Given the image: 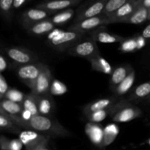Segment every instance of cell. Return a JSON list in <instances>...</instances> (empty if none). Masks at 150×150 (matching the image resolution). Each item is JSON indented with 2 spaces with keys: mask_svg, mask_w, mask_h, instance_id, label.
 Listing matches in <instances>:
<instances>
[{
  "mask_svg": "<svg viewBox=\"0 0 150 150\" xmlns=\"http://www.w3.org/2000/svg\"><path fill=\"white\" fill-rule=\"evenodd\" d=\"M44 64L43 63L33 62L18 66L16 69V74L19 79L32 90L43 69Z\"/></svg>",
  "mask_w": 150,
  "mask_h": 150,
  "instance_id": "cell-4",
  "label": "cell"
},
{
  "mask_svg": "<svg viewBox=\"0 0 150 150\" xmlns=\"http://www.w3.org/2000/svg\"><path fill=\"white\" fill-rule=\"evenodd\" d=\"M74 10L73 9H67L61 13H58L54 15L50 20L55 25H61L65 23L73 18L74 15Z\"/></svg>",
  "mask_w": 150,
  "mask_h": 150,
  "instance_id": "cell-28",
  "label": "cell"
},
{
  "mask_svg": "<svg viewBox=\"0 0 150 150\" xmlns=\"http://www.w3.org/2000/svg\"><path fill=\"white\" fill-rule=\"evenodd\" d=\"M0 109L10 115L20 116L23 108L21 104L13 102L7 99H3L0 104Z\"/></svg>",
  "mask_w": 150,
  "mask_h": 150,
  "instance_id": "cell-22",
  "label": "cell"
},
{
  "mask_svg": "<svg viewBox=\"0 0 150 150\" xmlns=\"http://www.w3.org/2000/svg\"><path fill=\"white\" fill-rule=\"evenodd\" d=\"M6 54L11 61L18 66L35 62L38 57L35 54L26 48L10 47L5 50Z\"/></svg>",
  "mask_w": 150,
  "mask_h": 150,
  "instance_id": "cell-9",
  "label": "cell"
},
{
  "mask_svg": "<svg viewBox=\"0 0 150 150\" xmlns=\"http://www.w3.org/2000/svg\"><path fill=\"white\" fill-rule=\"evenodd\" d=\"M23 146V143L20 139H13L10 142V150H21Z\"/></svg>",
  "mask_w": 150,
  "mask_h": 150,
  "instance_id": "cell-36",
  "label": "cell"
},
{
  "mask_svg": "<svg viewBox=\"0 0 150 150\" xmlns=\"http://www.w3.org/2000/svg\"><path fill=\"white\" fill-rule=\"evenodd\" d=\"M9 86L7 85L6 79L3 76L2 74L0 75V98L1 100H3L4 98L6 93L9 90Z\"/></svg>",
  "mask_w": 150,
  "mask_h": 150,
  "instance_id": "cell-35",
  "label": "cell"
},
{
  "mask_svg": "<svg viewBox=\"0 0 150 150\" xmlns=\"http://www.w3.org/2000/svg\"><path fill=\"white\" fill-rule=\"evenodd\" d=\"M18 117H20L21 120H24V121H28V120H29L32 117H33V115H32V114L29 111L23 109L21 114L20 116H18Z\"/></svg>",
  "mask_w": 150,
  "mask_h": 150,
  "instance_id": "cell-38",
  "label": "cell"
},
{
  "mask_svg": "<svg viewBox=\"0 0 150 150\" xmlns=\"http://www.w3.org/2000/svg\"><path fill=\"white\" fill-rule=\"evenodd\" d=\"M133 70V69L130 65L120 66L114 70L110 79V84L112 90L114 91Z\"/></svg>",
  "mask_w": 150,
  "mask_h": 150,
  "instance_id": "cell-17",
  "label": "cell"
},
{
  "mask_svg": "<svg viewBox=\"0 0 150 150\" xmlns=\"http://www.w3.org/2000/svg\"><path fill=\"white\" fill-rule=\"evenodd\" d=\"M54 29L55 24L50 19H45L29 26L26 29L29 33L33 35H43L45 34H49Z\"/></svg>",
  "mask_w": 150,
  "mask_h": 150,
  "instance_id": "cell-18",
  "label": "cell"
},
{
  "mask_svg": "<svg viewBox=\"0 0 150 150\" xmlns=\"http://www.w3.org/2000/svg\"><path fill=\"white\" fill-rule=\"evenodd\" d=\"M40 150H48V149H47V147H46V148H43V149H40Z\"/></svg>",
  "mask_w": 150,
  "mask_h": 150,
  "instance_id": "cell-45",
  "label": "cell"
},
{
  "mask_svg": "<svg viewBox=\"0 0 150 150\" xmlns=\"http://www.w3.org/2000/svg\"><path fill=\"white\" fill-rule=\"evenodd\" d=\"M21 105L23 109L29 111L33 116L40 114L38 104H37L36 99H35V95L34 94L29 93L28 95H26L24 100L22 102Z\"/></svg>",
  "mask_w": 150,
  "mask_h": 150,
  "instance_id": "cell-26",
  "label": "cell"
},
{
  "mask_svg": "<svg viewBox=\"0 0 150 150\" xmlns=\"http://www.w3.org/2000/svg\"><path fill=\"white\" fill-rule=\"evenodd\" d=\"M0 112L5 114L9 119L13 121V122H14L19 127L34 130L49 138L67 137L70 136V132L66 130L59 122L47 116L38 114L33 116L28 121H24L21 120L18 116L10 115L1 109Z\"/></svg>",
  "mask_w": 150,
  "mask_h": 150,
  "instance_id": "cell-1",
  "label": "cell"
},
{
  "mask_svg": "<svg viewBox=\"0 0 150 150\" xmlns=\"http://www.w3.org/2000/svg\"><path fill=\"white\" fill-rule=\"evenodd\" d=\"M119 134V127L115 124L108 125L104 128V140L103 146H107L114 142Z\"/></svg>",
  "mask_w": 150,
  "mask_h": 150,
  "instance_id": "cell-24",
  "label": "cell"
},
{
  "mask_svg": "<svg viewBox=\"0 0 150 150\" xmlns=\"http://www.w3.org/2000/svg\"><path fill=\"white\" fill-rule=\"evenodd\" d=\"M91 38L95 42H100L102 43H115L121 42L125 40L124 38L120 35H114L104 30V26L98 28L92 31L91 33Z\"/></svg>",
  "mask_w": 150,
  "mask_h": 150,
  "instance_id": "cell-15",
  "label": "cell"
},
{
  "mask_svg": "<svg viewBox=\"0 0 150 150\" xmlns=\"http://www.w3.org/2000/svg\"><path fill=\"white\" fill-rule=\"evenodd\" d=\"M148 20L150 21V9H149V18H148Z\"/></svg>",
  "mask_w": 150,
  "mask_h": 150,
  "instance_id": "cell-44",
  "label": "cell"
},
{
  "mask_svg": "<svg viewBox=\"0 0 150 150\" xmlns=\"http://www.w3.org/2000/svg\"><path fill=\"white\" fill-rule=\"evenodd\" d=\"M149 98V100H150V96L149 97V98Z\"/></svg>",
  "mask_w": 150,
  "mask_h": 150,
  "instance_id": "cell-47",
  "label": "cell"
},
{
  "mask_svg": "<svg viewBox=\"0 0 150 150\" xmlns=\"http://www.w3.org/2000/svg\"><path fill=\"white\" fill-rule=\"evenodd\" d=\"M148 18H149V9L141 5L125 21L124 23L140 24L147 21Z\"/></svg>",
  "mask_w": 150,
  "mask_h": 150,
  "instance_id": "cell-21",
  "label": "cell"
},
{
  "mask_svg": "<svg viewBox=\"0 0 150 150\" xmlns=\"http://www.w3.org/2000/svg\"><path fill=\"white\" fill-rule=\"evenodd\" d=\"M7 63L6 59L3 56H0V71L2 73L3 71L7 69Z\"/></svg>",
  "mask_w": 150,
  "mask_h": 150,
  "instance_id": "cell-40",
  "label": "cell"
},
{
  "mask_svg": "<svg viewBox=\"0 0 150 150\" xmlns=\"http://www.w3.org/2000/svg\"><path fill=\"white\" fill-rule=\"evenodd\" d=\"M10 142L8 139L1 136L0 138V147L1 150H10Z\"/></svg>",
  "mask_w": 150,
  "mask_h": 150,
  "instance_id": "cell-37",
  "label": "cell"
},
{
  "mask_svg": "<svg viewBox=\"0 0 150 150\" xmlns=\"http://www.w3.org/2000/svg\"><path fill=\"white\" fill-rule=\"evenodd\" d=\"M0 127L1 129H4L8 131L13 132L15 133H20V129L18 126L16 125L14 122H13L10 119H9L5 114L0 112Z\"/></svg>",
  "mask_w": 150,
  "mask_h": 150,
  "instance_id": "cell-29",
  "label": "cell"
},
{
  "mask_svg": "<svg viewBox=\"0 0 150 150\" xmlns=\"http://www.w3.org/2000/svg\"><path fill=\"white\" fill-rule=\"evenodd\" d=\"M35 95L39 114L43 116L49 115L54 108V101L51 95Z\"/></svg>",
  "mask_w": 150,
  "mask_h": 150,
  "instance_id": "cell-19",
  "label": "cell"
},
{
  "mask_svg": "<svg viewBox=\"0 0 150 150\" xmlns=\"http://www.w3.org/2000/svg\"><path fill=\"white\" fill-rule=\"evenodd\" d=\"M89 62L92 66V68L95 71L108 75H111L114 71L109 62L100 55L90 59Z\"/></svg>",
  "mask_w": 150,
  "mask_h": 150,
  "instance_id": "cell-20",
  "label": "cell"
},
{
  "mask_svg": "<svg viewBox=\"0 0 150 150\" xmlns=\"http://www.w3.org/2000/svg\"><path fill=\"white\" fill-rule=\"evenodd\" d=\"M142 5L146 8L150 9V0H142Z\"/></svg>",
  "mask_w": 150,
  "mask_h": 150,
  "instance_id": "cell-43",
  "label": "cell"
},
{
  "mask_svg": "<svg viewBox=\"0 0 150 150\" xmlns=\"http://www.w3.org/2000/svg\"><path fill=\"white\" fill-rule=\"evenodd\" d=\"M51 72L47 64H44L43 69L37 79L33 89L31 90V93L36 95H50L51 83L53 81Z\"/></svg>",
  "mask_w": 150,
  "mask_h": 150,
  "instance_id": "cell-10",
  "label": "cell"
},
{
  "mask_svg": "<svg viewBox=\"0 0 150 150\" xmlns=\"http://www.w3.org/2000/svg\"><path fill=\"white\" fill-rule=\"evenodd\" d=\"M67 91V88L64 83L60 81L57 80V79H54L52 81L51 86V89H50V93L51 95H62L65 94Z\"/></svg>",
  "mask_w": 150,
  "mask_h": 150,
  "instance_id": "cell-30",
  "label": "cell"
},
{
  "mask_svg": "<svg viewBox=\"0 0 150 150\" xmlns=\"http://www.w3.org/2000/svg\"><path fill=\"white\" fill-rule=\"evenodd\" d=\"M83 34L73 30L62 31L54 29L47 37L48 42L51 47L60 51H68L83 38Z\"/></svg>",
  "mask_w": 150,
  "mask_h": 150,
  "instance_id": "cell-2",
  "label": "cell"
},
{
  "mask_svg": "<svg viewBox=\"0 0 150 150\" xmlns=\"http://www.w3.org/2000/svg\"><path fill=\"white\" fill-rule=\"evenodd\" d=\"M120 49L122 52H133L137 50V42L136 38L125 39L121 42Z\"/></svg>",
  "mask_w": 150,
  "mask_h": 150,
  "instance_id": "cell-32",
  "label": "cell"
},
{
  "mask_svg": "<svg viewBox=\"0 0 150 150\" xmlns=\"http://www.w3.org/2000/svg\"><path fill=\"white\" fill-rule=\"evenodd\" d=\"M26 95L20 91L15 89H10L6 93L4 99H7L9 100H11L13 102L21 104L22 102L24 100Z\"/></svg>",
  "mask_w": 150,
  "mask_h": 150,
  "instance_id": "cell-31",
  "label": "cell"
},
{
  "mask_svg": "<svg viewBox=\"0 0 150 150\" xmlns=\"http://www.w3.org/2000/svg\"><path fill=\"white\" fill-rule=\"evenodd\" d=\"M136 39V42H137V50L142 49V48L146 45V39L142 36H139Z\"/></svg>",
  "mask_w": 150,
  "mask_h": 150,
  "instance_id": "cell-39",
  "label": "cell"
},
{
  "mask_svg": "<svg viewBox=\"0 0 150 150\" xmlns=\"http://www.w3.org/2000/svg\"><path fill=\"white\" fill-rule=\"evenodd\" d=\"M108 0H90L77 10L76 22L96 17L103 14Z\"/></svg>",
  "mask_w": 150,
  "mask_h": 150,
  "instance_id": "cell-7",
  "label": "cell"
},
{
  "mask_svg": "<svg viewBox=\"0 0 150 150\" xmlns=\"http://www.w3.org/2000/svg\"><path fill=\"white\" fill-rule=\"evenodd\" d=\"M108 115H109V114H108V109H106L92 113V114L86 116V118L88 119L89 122L99 123L100 122L103 121Z\"/></svg>",
  "mask_w": 150,
  "mask_h": 150,
  "instance_id": "cell-33",
  "label": "cell"
},
{
  "mask_svg": "<svg viewBox=\"0 0 150 150\" xmlns=\"http://www.w3.org/2000/svg\"><path fill=\"white\" fill-rule=\"evenodd\" d=\"M142 0H133L118 9L108 17L111 23H124L125 21L128 18L142 5Z\"/></svg>",
  "mask_w": 150,
  "mask_h": 150,
  "instance_id": "cell-11",
  "label": "cell"
},
{
  "mask_svg": "<svg viewBox=\"0 0 150 150\" xmlns=\"http://www.w3.org/2000/svg\"><path fill=\"white\" fill-rule=\"evenodd\" d=\"M149 144L150 145V139H149Z\"/></svg>",
  "mask_w": 150,
  "mask_h": 150,
  "instance_id": "cell-46",
  "label": "cell"
},
{
  "mask_svg": "<svg viewBox=\"0 0 150 150\" xmlns=\"http://www.w3.org/2000/svg\"><path fill=\"white\" fill-rule=\"evenodd\" d=\"M150 96V81L139 85L130 95L131 100H142Z\"/></svg>",
  "mask_w": 150,
  "mask_h": 150,
  "instance_id": "cell-25",
  "label": "cell"
},
{
  "mask_svg": "<svg viewBox=\"0 0 150 150\" xmlns=\"http://www.w3.org/2000/svg\"><path fill=\"white\" fill-rule=\"evenodd\" d=\"M131 1L133 0H108L102 15L109 17L112 13L117 11L118 9Z\"/></svg>",
  "mask_w": 150,
  "mask_h": 150,
  "instance_id": "cell-27",
  "label": "cell"
},
{
  "mask_svg": "<svg viewBox=\"0 0 150 150\" xmlns=\"http://www.w3.org/2000/svg\"><path fill=\"white\" fill-rule=\"evenodd\" d=\"M108 111L115 122H128L142 115L141 109L124 100L117 101Z\"/></svg>",
  "mask_w": 150,
  "mask_h": 150,
  "instance_id": "cell-3",
  "label": "cell"
},
{
  "mask_svg": "<svg viewBox=\"0 0 150 150\" xmlns=\"http://www.w3.org/2000/svg\"><path fill=\"white\" fill-rule=\"evenodd\" d=\"M51 13L50 12L42 10V9H29L23 13V16H22L23 23L25 27L27 29L29 26L35 23L45 20Z\"/></svg>",
  "mask_w": 150,
  "mask_h": 150,
  "instance_id": "cell-12",
  "label": "cell"
},
{
  "mask_svg": "<svg viewBox=\"0 0 150 150\" xmlns=\"http://www.w3.org/2000/svg\"><path fill=\"white\" fill-rule=\"evenodd\" d=\"M85 132L93 144L103 146L104 140V128L98 123L88 122L85 127Z\"/></svg>",
  "mask_w": 150,
  "mask_h": 150,
  "instance_id": "cell-14",
  "label": "cell"
},
{
  "mask_svg": "<svg viewBox=\"0 0 150 150\" xmlns=\"http://www.w3.org/2000/svg\"><path fill=\"white\" fill-rule=\"evenodd\" d=\"M67 52L70 55L86 59L89 61L100 55L96 42L92 38L83 40H81L76 45L70 48Z\"/></svg>",
  "mask_w": 150,
  "mask_h": 150,
  "instance_id": "cell-5",
  "label": "cell"
},
{
  "mask_svg": "<svg viewBox=\"0 0 150 150\" xmlns=\"http://www.w3.org/2000/svg\"><path fill=\"white\" fill-rule=\"evenodd\" d=\"M135 79H136V73H135L134 70L127 76V77L114 89V93L118 96L125 95L127 93L129 90L132 88L134 83Z\"/></svg>",
  "mask_w": 150,
  "mask_h": 150,
  "instance_id": "cell-23",
  "label": "cell"
},
{
  "mask_svg": "<svg viewBox=\"0 0 150 150\" xmlns=\"http://www.w3.org/2000/svg\"><path fill=\"white\" fill-rule=\"evenodd\" d=\"M49 139L45 135L31 130H24L19 133V139L26 150H40L46 148Z\"/></svg>",
  "mask_w": 150,
  "mask_h": 150,
  "instance_id": "cell-6",
  "label": "cell"
},
{
  "mask_svg": "<svg viewBox=\"0 0 150 150\" xmlns=\"http://www.w3.org/2000/svg\"><path fill=\"white\" fill-rule=\"evenodd\" d=\"M117 102V99L115 98H103V99L94 101V102L90 103L88 105H86L83 108V114L86 117V116L89 115L94 112H96V111L108 109L111 106H113Z\"/></svg>",
  "mask_w": 150,
  "mask_h": 150,
  "instance_id": "cell-16",
  "label": "cell"
},
{
  "mask_svg": "<svg viewBox=\"0 0 150 150\" xmlns=\"http://www.w3.org/2000/svg\"><path fill=\"white\" fill-rule=\"evenodd\" d=\"M142 36L145 39H149L150 38V24L146 26L142 32Z\"/></svg>",
  "mask_w": 150,
  "mask_h": 150,
  "instance_id": "cell-41",
  "label": "cell"
},
{
  "mask_svg": "<svg viewBox=\"0 0 150 150\" xmlns=\"http://www.w3.org/2000/svg\"><path fill=\"white\" fill-rule=\"evenodd\" d=\"M14 0H0V8L3 15L7 17L10 15L12 7H13Z\"/></svg>",
  "mask_w": 150,
  "mask_h": 150,
  "instance_id": "cell-34",
  "label": "cell"
},
{
  "mask_svg": "<svg viewBox=\"0 0 150 150\" xmlns=\"http://www.w3.org/2000/svg\"><path fill=\"white\" fill-rule=\"evenodd\" d=\"M25 1H26V0H14V2H13V7H15V8H18V7H20Z\"/></svg>",
  "mask_w": 150,
  "mask_h": 150,
  "instance_id": "cell-42",
  "label": "cell"
},
{
  "mask_svg": "<svg viewBox=\"0 0 150 150\" xmlns=\"http://www.w3.org/2000/svg\"><path fill=\"white\" fill-rule=\"evenodd\" d=\"M81 1V0H51L38 4L37 8L42 9L52 13L58 10H67L68 7L76 5Z\"/></svg>",
  "mask_w": 150,
  "mask_h": 150,
  "instance_id": "cell-13",
  "label": "cell"
},
{
  "mask_svg": "<svg viewBox=\"0 0 150 150\" xmlns=\"http://www.w3.org/2000/svg\"><path fill=\"white\" fill-rule=\"evenodd\" d=\"M109 23H111L110 19L104 15H100L96 17L90 18L85 19L81 21L76 22L69 27V30H73L75 32H80L81 34H85L87 32H90V31L92 32L101 26H104Z\"/></svg>",
  "mask_w": 150,
  "mask_h": 150,
  "instance_id": "cell-8",
  "label": "cell"
}]
</instances>
